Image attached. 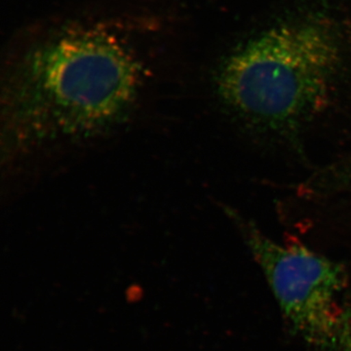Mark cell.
<instances>
[{"instance_id":"cell-1","label":"cell","mask_w":351,"mask_h":351,"mask_svg":"<svg viewBox=\"0 0 351 351\" xmlns=\"http://www.w3.org/2000/svg\"><path fill=\"white\" fill-rule=\"evenodd\" d=\"M140 66L101 31L69 32L25 57L7 91L19 141L93 135L119 123L140 87Z\"/></svg>"},{"instance_id":"cell-2","label":"cell","mask_w":351,"mask_h":351,"mask_svg":"<svg viewBox=\"0 0 351 351\" xmlns=\"http://www.w3.org/2000/svg\"><path fill=\"white\" fill-rule=\"evenodd\" d=\"M341 61V36L329 21L278 25L226 58L217 92L247 125L295 142L326 108Z\"/></svg>"},{"instance_id":"cell-3","label":"cell","mask_w":351,"mask_h":351,"mask_svg":"<svg viewBox=\"0 0 351 351\" xmlns=\"http://www.w3.org/2000/svg\"><path fill=\"white\" fill-rule=\"evenodd\" d=\"M228 213L293 327L320 351H338L348 313L338 302L348 284L345 265L300 242L278 243L243 215Z\"/></svg>"},{"instance_id":"cell-4","label":"cell","mask_w":351,"mask_h":351,"mask_svg":"<svg viewBox=\"0 0 351 351\" xmlns=\"http://www.w3.org/2000/svg\"><path fill=\"white\" fill-rule=\"evenodd\" d=\"M338 351H351V311H348L339 336Z\"/></svg>"}]
</instances>
